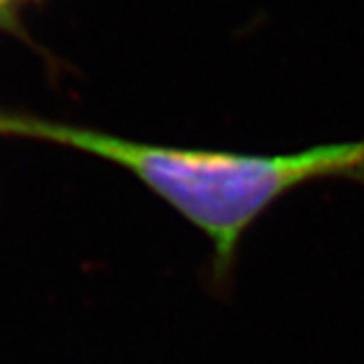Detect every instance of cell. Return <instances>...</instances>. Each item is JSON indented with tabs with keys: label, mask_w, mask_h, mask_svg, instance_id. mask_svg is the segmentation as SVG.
I'll return each instance as SVG.
<instances>
[{
	"label": "cell",
	"mask_w": 364,
	"mask_h": 364,
	"mask_svg": "<svg viewBox=\"0 0 364 364\" xmlns=\"http://www.w3.org/2000/svg\"><path fill=\"white\" fill-rule=\"evenodd\" d=\"M13 138L79 150L128 170L210 241V286L223 291L231 286L239 243L279 198L318 181L364 184V140L243 154L136 142L26 114H16Z\"/></svg>",
	"instance_id": "6da1fadb"
},
{
	"label": "cell",
	"mask_w": 364,
	"mask_h": 364,
	"mask_svg": "<svg viewBox=\"0 0 364 364\" xmlns=\"http://www.w3.org/2000/svg\"><path fill=\"white\" fill-rule=\"evenodd\" d=\"M35 2H43V0H0V31L14 35L18 39H28V33L21 18V11L23 6Z\"/></svg>",
	"instance_id": "7a4b0ae2"
},
{
	"label": "cell",
	"mask_w": 364,
	"mask_h": 364,
	"mask_svg": "<svg viewBox=\"0 0 364 364\" xmlns=\"http://www.w3.org/2000/svg\"><path fill=\"white\" fill-rule=\"evenodd\" d=\"M13 122H14V112H2V109H0V136H9V138H11Z\"/></svg>",
	"instance_id": "3957f363"
}]
</instances>
